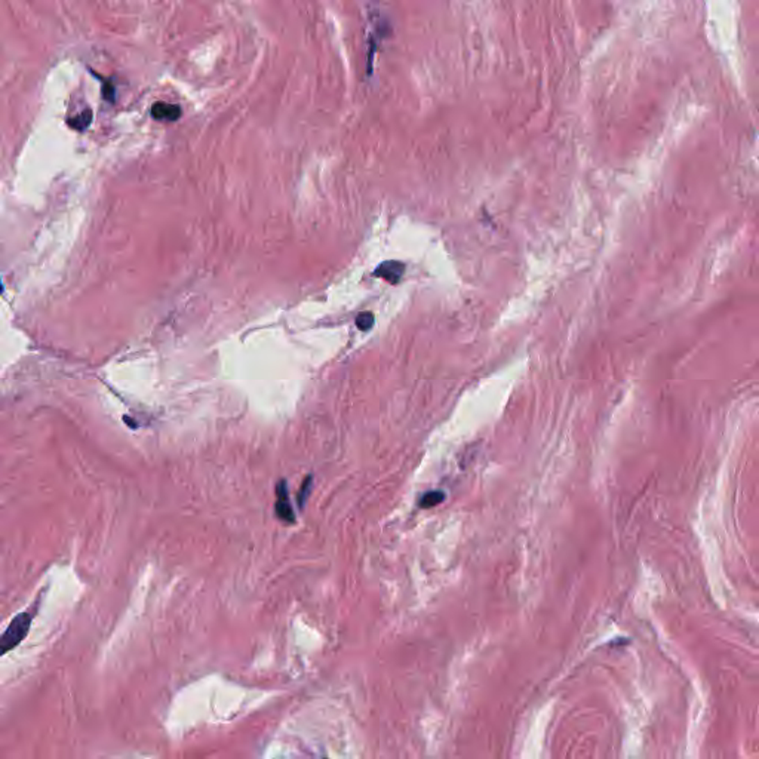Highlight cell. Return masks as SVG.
<instances>
[{
  "mask_svg": "<svg viewBox=\"0 0 759 759\" xmlns=\"http://www.w3.org/2000/svg\"><path fill=\"white\" fill-rule=\"evenodd\" d=\"M33 621V612L22 611L13 619L5 629L2 638H0V654H6L10 650L17 648V646L27 638V635L31 628Z\"/></svg>",
  "mask_w": 759,
  "mask_h": 759,
  "instance_id": "6da1fadb",
  "label": "cell"
},
{
  "mask_svg": "<svg viewBox=\"0 0 759 759\" xmlns=\"http://www.w3.org/2000/svg\"><path fill=\"white\" fill-rule=\"evenodd\" d=\"M275 509H276V516L281 521H284L286 523H294L295 522L294 510H293V506H291V501H289V493H288L286 481H281L276 485V505H275Z\"/></svg>",
  "mask_w": 759,
  "mask_h": 759,
  "instance_id": "7a4b0ae2",
  "label": "cell"
},
{
  "mask_svg": "<svg viewBox=\"0 0 759 759\" xmlns=\"http://www.w3.org/2000/svg\"><path fill=\"white\" fill-rule=\"evenodd\" d=\"M404 270H405V267L402 263H399V261H386L383 264H380V267L375 270L374 275L377 277L384 279L386 282L396 284V282H399V279L402 277V275H404Z\"/></svg>",
  "mask_w": 759,
  "mask_h": 759,
  "instance_id": "3957f363",
  "label": "cell"
},
{
  "mask_svg": "<svg viewBox=\"0 0 759 759\" xmlns=\"http://www.w3.org/2000/svg\"><path fill=\"white\" fill-rule=\"evenodd\" d=\"M152 116L156 120H168L174 122L181 116V107L168 103H156L152 107Z\"/></svg>",
  "mask_w": 759,
  "mask_h": 759,
  "instance_id": "277c9868",
  "label": "cell"
},
{
  "mask_svg": "<svg viewBox=\"0 0 759 759\" xmlns=\"http://www.w3.org/2000/svg\"><path fill=\"white\" fill-rule=\"evenodd\" d=\"M92 122V111L85 110L81 115H77L69 120V125L76 131H85Z\"/></svg>",
  "mask_w": 759,
  "mask_h": 759,
  "instance_id": "5b68a950",
  "label": "cell"
},
{
  "mask_svg": "<svg viewBox=\"0 0 759 759\" xmlns=\"http://www.w3.org/2000/svg\"><path fill=\"white\" fill-rule=\"evenodd\" d=\"M443 500H445V494L442 493V491H429V493H426L421 497L420 506L423 509H430L442 503Z\"/></svg>",
  "mask_w": 759,
  "mask_h": 759,
  "instance_id": "8992f818",
  "label": "cell"
},
{
  "mask_svg": "<svg viewBox=\"0 0 759 759\" xmlns=\"http://www.w3.org/2000/svg\"><path fill=\"white\" fill-rule=\"evenodd\" d=\"M374 322H375V318L371 311H364V313H359V316L356 318V325H358V328L362 331L371 329Z\"/></svg>",
  "mask_w": 759,
  "mask_h": 759,
  "instance_id": "52a82bcc",
  "label": "cell"
},
{
  "mask_svg": "<svg viewBox=\"0 0 759 759\" xmlns=\"http://www.w3.org/2000/svg\"><path fill=\"white\" fill-rule=\"evenodd\" d=\"M310 485H311V478L309 476V478H306V481H304V484H303V485H301V488H300V493H298V496H297V501H298V505H300V507H301V509H303V507H304V503H306V500H307V497H309V493H310Z\"/></svg>",
  "mask_w": 759,
  "mask_h": 759,
  "instance_id": "ba28073f",
  "label": "cell"
}]
</instances>
